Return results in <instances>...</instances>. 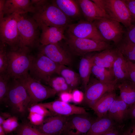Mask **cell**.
Masks as SVG:
<instances>
[{"label": "cell", "mask_w": 135, "mask_h": 135, "mask_svg": "<svg viewBox=\"0 0 135 135\" xmlns=\"http://www.w3.org/2000/svg\"><path fill=\"white\" fill-rule=\"evenodd\" d=\"M31 1L34 7L32 16L38 25L63 27H67L72 24V21L51 0Z\"/></svg>", "instance_id": "obj_1"}, {"label": "cell", "mask_w": 135, "mask_h": 135, "mask_svg": "<svg viewBox=\"0 0 135 135\" xmlns=\"http://www.w3.org/2000/svg\"><path fill=\"white\" fill-rule=\"evenodd\" d=\"M7 73L13 79H18L28 74L34 56L28 47L18 45L9 48Z\"/></svg>", "instance_id": "obj_2"}, {"label": "cell", "mask_w": 135, "mask_h": 135, "mask_svg": "<svg viewBox=\"0 0 135 135\" xmlns=\"http://www.w3.org/2000/svg\"><path fill=\"white\" fill-rule=\"evenodd\" d=\"M28 13L16 14L19 35L18 45L31 49L38 48L40 44L41 30L36 21Z\"/></svg>", "instance_id": "obj_3"}, {"label": "cell", "mask_w": 135, "mask_h": 135, "mask_svg": "<svg viewBox=\"0 0 135 135\" xmlns=\"http://www.w3.org/2000/svg\"><path fill=\"white\" fill-rule=\"evenodd\" d=\"M12 79L4 102L8 104L14 114L22 116L31 105V100L26 88L20 80Z\"/></svg>", "instance_id": "obj_4"}, {"label": "cell", "mask_w": 135, "mask_h": 135, "mask_svg": "<svg viewBox=\"0 0 135 135\" xmlns=\"http://www.w3.org/2000/svg\"><path fill=\"white\" fill-rule=\"evenodd\" d=\"M61 64L38 52L34 56L29 73L34 79L47 84L50 78L58 73Z\"/></svg>", "instance_id": "obj_5"}, {"label": "cell", "mask_w": 135, "mask_h": 135, "mask_svg": "<svg viewBox=\"0 0 135 135\" xmlns=\"http://www.w3.org/2000/svg\"><path fill=\"white\" fill-rule=\"evenodd\" d=\"M65 40L67 48L71 54L78 56H83L91 52L114 48L109 42L77 38L68 35Z\"/></svg>", "instance_id": "obj_6"}, {"label": "cell", "mask_w": 135, "mask_h": 135, "mask_svg": "<svg viewBox=\"0 0 135 135\" xmlns=\"http://www.w3.org/2000/svg\"><path fill=\"white\" fill-rule=\"evenodd\" d=\"M110 18L126 28L132 24L131 16L124 0H92Z\"/></svg>", "instance_id": "obj_7"}, {"label": "cell", "mask_w": 135, "mask_h": 135, "mask_svg": "<svg viewBox=\"0 0 135 135\" xmlns=\"http://www.w3.org/2000/svg\"><path fill=\"white\" fill-rule=\"evenodd\" d=\"M92 22L105 40L113 42L114 46L123 39L126 28L120 22L106 17L99 18Z\"/></svg>", "instance_id": "obj_8"}, {"label": "cell", "mask_w": 135, "mask_h": 135, "mask_svg": "<svg viewBox=\"0 0 135 135\" xmlns=\"http://www.w3.org/2000/svg\"><path fill=\"white\" fill-rule=\"evenodd\" d=\"M18 80L26 88L32 104L53 97L57 93L50 86L32 78L29 73Z\"/></svg>", "instance_id": "obj_9"}, {"label": "cell", "mask_w": 135, "mask_h": 135, "mask_svg": "<svg viewBox=\"0 0 135 135\" xmlns=\"http://www.w3.org/2000/svg\"><path fill=\"white\" fill-rule=\"evenodd\" d=\"M118 88V84L116 82L105 83L96 78L90 79L85 89L83 100L91 108L104 94L114 91Z\"/></svg>", "instance_id": "obj_10"}, {"label": "cell", "mask_w": 135, "mask_h": 135, "mask_svg": "<svg viewBox=\"0 0 135 135\" xmlns=\"http://www.w3.org/2000/svg\"><path fill=\"white\" fill-rule=\"evenodd\" d=\"M0 41L10 48L19 45V35L16 14L5 16L0 20Z\"/></svg>", "instance_id": "obj_11"}, {"label": "cell", "mask_w": 135, "mask_h": 135, "mask_svg": "<svg viewBox=\"0 0 135 135\" xmlns=\"http://www.w3.org/2000/svg\"><path fill=\"white\" fill-rule=\"evenodd\" d=\"M66 31L67 35L76 38H87L100 42H107L103 38L93 22L84 19L80 20L76 23L70 24Z\"/></svg>", "instance_id": "obj_12"}, {"label": "cell", "mask_w": 135, "mask_h": 135, "mask_svg": "<svg viewBox=\"0 0 135 135\" xmlns=\"http://www.w3.org/2000/svg\"><path fill=\"white\" fill-rule=\"evenodd\" d=\"M87 115L76 114L68 116L61 134L64 135H86L94 121Z\"/></svg>", "instance_id": "obj_13"}, {"label": "cell", "mask_w": 135, "mask_h": 135, "mask_svg": "<svg viewBox=\"0 0 135 135\" xmlns=\"http://www.w3.org/2000/svg\"><path fill=\"white\" fill-rule=\"evenodd\" d=\"M39 52L44 55L53 62L65 66L70 65L72 60L71 53L68 48L58 43L43 45L38 48Z\"/></svg>", "instance_id": "obj_14"}, {"label": "cell", "mask_w": 135, "mask_h": 135, "mask_svg": "<svg viewBox=\"0 0 135 135\" xmlns=\"http://www.w3.org/2000/svg\"><path fill=\"white\" fill-rule=\"evenodd\" d=\"M39 104L48 110L52 115L68 116L76 114H88L83 108L60 100Z\"/></svg>", "instance_id": "obj_15"}, {"label": "cell", "mask_w": 135, "mask_h": 135, "mask_svg": "<svg viewBox=\"0 0 135 135\" xmlns=\"http://www.w3.org/2000/svg\"><path fill=\"white\" fill-rule=\"evenodd\" d=\"M41 30L40 42L43 45L57 43L65 40L64 33L67 27H60L38 25Z\"/></svg>", "instance_id": "obj_16"}, {"label": "cell", "mask_w": 135, "mask_h": 135, "mask_svg": "<svg viewBox=\"0 0 135 135\" xmlns=\"http://www.w3.org/2000/svg\"><path fill=\"white\" fill-rule=\"evenodd\" d=\"M68 116L60 115L50 116L45 119L42 124L39 126V130L49 135L61 134Z\"/></svg>", "instance_id": "obj_17"}, {"label": "cell", "mask_w": 135, "mask_h": 135, "mask_svg": "<svg viewBox=\"0 0 135 135\" xmlns=\"http://www.w3.org/2000/svg\"><path fill=\"white\" fill-rule=\"evenodd\" d=\"M117 55L118 50L115 47L98 52L89 56L92 66L104 68L112 71L113 64Z\"/></svg>", "instance_id": "obj_18"}, {"label": "cell", "mask_w": 135, "mask_h": 135, "mask_svg": "<svg viewBox=\"0 0 135 135\" xmlns=\"http://www.w3.org/2000/svg\"><path fill=\"white\" fill-rule=\"evenodd\" d=\"M76 0L80 8L83 16L86 20L92 22L99 18H109L92 0Z\"/></svg>", "instance_id": "obj_19"}, {"label": "cell", "mask_w": 135, "mask_h": 135, "mask_svg": "<svg viewBox=\"0 0 135 135\" xmlns=\"http://www.w3.org/2000/svg\"><path fill=\"white\" fill-rule=\"evenodd\" d=\"M34 11V7L31 0H6L3 14L4 16L16 14H32Z\"/></svg>", "instance_id": "obj_20"}, {"label": "cell", "mask_w": 135, "mask_h": 135, "mask_svg": "<svg viewBox=\"0 0 135 135\" xmlns=\"http://www.w3.org/2000/svg\"><path fill=\"white\" fill-rule=\"evenodd\" d=\"M51 1L72 21L81 20L83 17L76 0H54Z\"/></svg>", "instance_id": "obj_21"}, {"label": "cell", "mask_w": 135, "mask_h": 135, "mask_svg": "<svg viewBox=\"0 0 135 135\" xmlns=\"http://www.w3.org/2000/svg\"><path fill=\"white\" fill-rule=\"evenodd\" d=\"M128 105L120 96H116L107 113L117 124H121L128 118Z\"/></svg>", "instance_id": "obj_22"}, {"label": "cell", "mask_w": 135, "mask_h": 135, "mask_svg": "<svg viewBox=\"0 0 135 135\" xmlns=\"http://www.w3.org/2000/svg\"><path fill=\"white\" fill-rule=\"evenodd\" d=\"M116 124L107 114L94 121L86 135H102L116 126Z\"/></svg>", "instance_id": "obj_23"}, {"label": "cell", "mask_w": 135, "mask_h": 135, "mask_svg": "<svg viewBox=\"0 0 135 135\" xmlns=\"http://www.w3.org/2000/svg\"><path fill=\"white\" fill-rule=\"evenodd\" d=\"M115 91L108 92L103 95L91 108L98 118L107 114L116 97Z\"/></svg>", "instance_id": "obj_24"}, {"label": "cell", "mask_w": 135, "mask_h": 135, "mask_svg": "<svg viewBox=\"0 0 135 135\" xmlns=\"http://www.w3.org/2000/svg\"><path fill=\"white\" fill-rule=\"evenodd\" d=\"M127 62L118 50L117 56L113 64L112 68L115 81L117 84L123 81L129 80Z\"/></svg>", "instance_id": "obj_25"}, {"label": "cell", "mask_w": 135, "mask_h": 135, "mask_svg": "<svg viewBox=\"0 0 135 135\" xmlns=\"http://www.w3.org/2000/svg\"><path fill=\"white\" fill-rule=\"evenodd\" d=\"M120 92V97L129 108L135 103V84L129 80L118 84Z\"/></svg>", "instance_id": "obj_26"}, {"label": "cell", "mask_w": 135, "mask_h": 135, "mask_svg": "<svg viewBox=\"0 0 135 135\" xmlns=\"http://www.w3.org/2000/svg\"><path fill=\"white\" fill-rule=\"evenodd\" d=\"M58 74L64 79L71 90L75 89L81 81L79 74L65 66L61 65Z\"/></svg>", "instance_id": "obj_27"}, {"label": "cell", "mask_w": 135, "mask_h": 135, "mask_svg": "<svg viewBox=\"0 0 135 135\" xmlns=\"http://www.w3.org/2000/svg\"><path fill=\"white\" fill-rule=\"evenodd\" d=\"M92 66L89 55L84 56L80 59L79 66V74L84 89L90 80Z\"/></svg>", "instance_id": "obj_28"}, {"label": "cell", "mask_w": 135, "mask_h": 135, "mask_svg": "<svg viewBox=\"0 0 135 135\" xmlns=\"http://www.w3.org/2000/svg\"><path fill=\"white\" fill-rule=\"evenodd\" d=\"M114 46L127 61H135V44L122 39Z\"/></svg>", "instance_id": "obj_29"}, {"label": "cell", "mask_w": 135, "mask_h": 135, "mask_svg": "<svg viewBox=\"0 0 135 135\" xmlns=\"http://www.w3.org/2000/svg\"><path fill=\"white\" fill-rule=\"evenodd\" d=\"M91 74L101 82L105 83L116 82L112 71L107 68L92 66Z\"/></svg>", "instance_id": "obj_30"}, {"label": "cell", "mask_w": 135, "mask_h": 135, "mask_svg": "<svg viewBox=\"0 0 135 135\" xmlns=\"http://www.w3.org/2000/svg\"><path fill=\"white\" fill-rule=\"evenodd\" d=\"M54 76L51 77L49 80L47 84L57 93H59L64 92H70V89L64 79L62 76Z\"/></svg>", "instance_id": "obj_31"}, {"label": "cell", "mask_w": 135, "mask_h": 135, "mask_svg": "<svg viewBox=\"0 0 135 135\" xmlns=\"http://www.w3.org/2000/svg\"><path fill=\"white\" fill-rule=\"evenodd\" d=\"M12 79L7 73L0 74V102H5Z\"/></svg>", "instance_id": "obj_32"}, {"label": "cell", "mask_w": 135, "mask_h": 135, "mask_svg": "<svg viewBox=\"0 0 135 135\" xmlns=\"http://www.w3.org/2000/svg\"><path fill=\"white\" fill-rule=\"evenodd\" d=\"M18 134L20 135H49L32 127L28 123L22 124L18 128Z\"/></svg>", "instance_id": "obj_33"}, {"label": "cell", "mask_w": 135, "mask_h": 135, "mask_svg": "<svg viewBox=\"0 0 135 135\" xmlns=\"http://www.w3.org/2000/svg\"><path fill=\"white\" fill-rule=\"evenodd\" d=\"M8 47L6 44L0 42V74L7 72L8 66Z\"/></svg>", "instance_id": "obj_34"}, {"label": "cell", "mask_w": 135, "mask_h": 135, "mask_svg": "<svg viewBox=\"0 0 135 135\" xmlns=\"http://www.w3.org/2000/svg\"><path fill=\"white\" fill-rule=\"evenodd\" d=\"M2 126L5 132H10L19 126L17 118L15 116H11L4 120Z\"/></svg>", "instance_id": "obj_35"}, {"label": "cell", "mask_w": 135, "mask_h": 135, "mask_svg": "<svg viewBox=\"0 0 135 135\" xmlns=\"http://www.w3.org/2000/svg\"><path fill=\"white\" fill-rule=\"evenodd\" d=\"M28 110L29 112L36 113L45 117L53 116L48 110L39 103L31 105L28 108Z\"/></svg>", "instance_id": "obj_36"}, {"label": "cell", "mask_w": 135, "mask_h": 135, "mask_svg": "<svg viewBox=\"0 0 135 135\" xmlns=\"http://www.w3.org/2000/svg\"><path fill=\"white\" fill-rule=\"evenodd\" d=\"M126 28L123 39L135 44V23Z\"/></svg>", "instance_id": "obj_37"}, {"label": "cell", "mask_w": 135, "mask_h": 135, "mask_svg": "<svg viewBox=\"0 0 135 135\" xmlns=\"http://www.w3.org/2000/svg\"><path fill=\"white\" fill-rule=\"evenodd\" d=\"M45 117L38 114L29 112L28 118L31 123L36 126H40L43 123Z\"/></svg>", "instance_id": "obj_38"}, {"label": "cell", "mask_w": 135, "mask_h": 135, "mask_svg": "<svg viewBox=\"0 0 135 135\" xmlns=\"http://www.w3.org/2000/svg\"><path fill=\"white\" fill-rule=\"evenodd\" d=\"M127 66L129 79L135 84V62L127 61Z\"/></svg>", "instance_id": "obj_39"}, {"label": "cell", "mask_w": 135, "mask_h": 135, "mask_svg": "<svg viewBox=\"0 0 135 135\" xmlns=\"http://www.w3.org/2000/svg\"><path fill=\"white\" fill-rule=\"evenodd\" d=\"M130 14L132 24L135 23V0H124Z\"/></svg>", "instance_id": "obj_40"}, {"label": "cell", "mask_w": 135, "mask_h": 135, "mask_svg": "<svg viewBox=\"0 0 135 135\" xmlns=\"http://www.w3.org/2000/svg\"><path fill=\"white\" fill-rule=\"evenodd\" d=\"M72 94V100L75 103H79L83 100L84 94L82 92L76 89L74 90Z\"/></svg>", "instance_id": "obj_41"}, {"label": "cell", "mask_w": 135, "mask_h": 135, "mask_svg": "<svg viewBox=\"0 0 135 135\" xmlns=\"http://www.w3.org/2000/svg\"><path fill=\"white\" fill-rule=\"evenodd\" d=\"M60 97L61 100L67 102L72 100V94L70 92H64L60 93Z\"/></svg>", "instance_id": "obj_42"}, {"label": "cell", "mask_w": 135, "mask_h": 135, "mask_svg": "<svg viewBox=\"0 0 135 135\" xmlns=\"http://www.w3.org/2000/svg\"><path fill=\"white\" fill-rule=\"evenodd\" d=\"M102 135H121V129L120 127L116 126Z\"/></svg>", "instance_id": "obj_43"}, {"label": "cell", "mask_w": 135, "mask_h": 135, "mask_svg": "<svg viewBox=\"0 0 135 135\" xmlns=\"http://www.w3.org/2000/svg\"><path fill=\"white\" fill-rule=\"evenodd\" d=\"M128 116L131 120H135V103L128 108Z\"/></svg>", "instance_id": "obj_44"}, {"label": "cell", "mask_w": 135, "mask_h": 135, "mask_svg": "<svg viewBox=\"0 0 135 135\" xmlns=\"http://www.w3.org/2000/svg\"><path fill=\"white\" fill-rule=\"evenodd\" d=\"M126 131L128 135H135V120H131L129 127Z\"/></svg>", "instance_id": "obj_45"}, {"label": "cell", "mask_w": 135, "mask_h": 135, "mask_svg": "<svg viewBox=\"0 0 135 135\" xmlns=\"http://www.w3.org/2000/svg\"><path fill=\"white\" fill-rule=\"evenodd\" d=\"M5 0H0V20L4 17L3 11Z\"/></svg>", "instance_id": "obj_46"}, {"label": "cell", "mask_w": 135, "mask_h": 135, "mask_svg": "<svg viewBox=\"0 0 135 135\" xmlns=\"http://www.w3.org/2000/svg\"><path fill=\"white\" fill-rule=\"evenodd\" d=\"M0 135H6L2 125H0Z\"/></svg>", "instance_id": "obj_47"}, {"label": "cell", "mask_w": 135, "mask_h": 135, "mask_svg": "<svg viewBox=\"0 0 135 135\" xmlns=\"http://www.w3.org/2000/svg\"><path fill=\"white\" fill-rule=\"evenodd\" d=\"M121 135H128L127 132L126 131L124 132L122 134H121Z\"/></svg>", "instance_id": "obj_48"}, {"label": "cell", "mask_w": 135, "mask_h": 135, "mask_svg": "<svg viewBox=\"0 0 135 135\" xmlns=\"http://www.w3.org/2000/svg\"><path fill=\"white\" fill-rule=\"evenodd\" d=\"M16 135H20L18 134H16Z\"/></svg>", "instance_id": "obj_49"}]
</instances>
